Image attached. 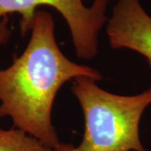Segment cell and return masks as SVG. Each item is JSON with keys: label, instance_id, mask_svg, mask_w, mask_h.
<instances>
[{"label": "cell", "instance_id": "1", "mask_svg": "<svg viewBox=\"0 0 151 151\" xmlns=\"http://www.w3.org/2000/svg\"><path fill=\"white\" fill-rule=\"evenodd\" d=\"M78 77L103 79L98 70L62 53L53 17L37 10L25 50L9 66L0 69V117L10 118L15 128L54 150L60 143L51 120L55 97L65 82Z\"/></svg>", "mask_w": 151, "mask_h": 151}, {"label": "cell", "instance_id": "2", "mask_svg": "<svg viewBox=\"0 0 151 151\" xmlns=\"http://www.w3.org/2000/svg\"><path fill=\"white\" fill-rule=\"evenodd\" d=\"M71 92L81 105L85 131L78 146L60 142L54 151H146L139 138L142 114L151 104V86L122 96L102 89L96 81L78 77Z\"/></svg>", "mask_w": 151, "mask_h": 151}, {"label": "cell", "instance_id": "3", "mask_svg": "<svg viewBox=\"0 0 151 151\" xmlns=\"http://www.w3.org/2000/svg\"><path fill=\"white\" fill-rule=\"evenodd\" d=\"M108 3L109 0H94L91 7H86L83 0H0V19L19 14V29L25 35L30 31L36 8L50 6L67 23L76 55L80 59L90 60L98 53V36L108 21Z\"/></svg>", "mask_w": 151, "mask_h": 151}, {"label": "cell", "instance_id": "4", "mask_svg": "<svg viewBox=\"0 0 151 151\" xmlns=\"http://www.w3.org/2000/svg\"><path fill=\"white\" fill-rule=\"evenodd\" d=\"M106 30L112 48L139 53L151 68V17L139 0H117Z\"/></svg>", "mask_w": 151, "mask_h": 151}, {"label": "cell", "instance_id": "5", "mask_svg": "<svg viewBox=\"0 0 151 151\" xmlns=\"http://www.w3.org/2000/svg\"><path fill=\"white\" fill-rule=\"evenodd\" d=\"M0 151H53V149L23 130L0 128Z\"/></svg>", "mask_w": 151, "mask_h": 151}, {"label": "cell", "instance_id": "6", "mask_svg": "<svg viewBox=\"0 0 151 151\" xmlns=\"http://www.w3.org/2000/svg\"><path fill=\"white\" fill-rule=\"evenodd\" d=\"M11 35L8 16L0 19V46L5 44Z\"/></svg>", "mask_w": 151, "mask_h": 151}]
</instances>
